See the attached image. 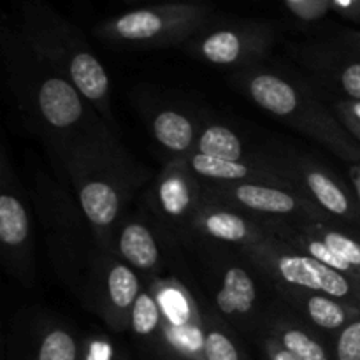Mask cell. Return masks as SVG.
Listing matches in <instances>:
<instances>
[{"instance_id":"obj_1","label":"cell","mask_w":360,"mask_h":360,"mask_svg":"<svg viewBox=\"0 0 360 360\" xmlns=\"http://www.w3.org/2000/svg\"><path fill=\"white\" fill-rule=\"evenodd\" d=\"M248 253L280 285L283 295L323 294L360 309V278L340 273L313 257L287 250L269 239L248 246Z\"/></svg>"},{"instance_id":"obj_2","label":"cell","mask_w":360,"mask_h":360,"mask_svg":"<svg viewBox=\"0 0 360 360\" xmlns=\"http://www.w3.org/2000/svg\"><path fill=\"white\" fill-rule=\"evenodd\" d=\"M206 11L197 4L136 9L112 18L101 28L102 35L125 42H158L183 37L204 21Z\"/></svg>"},{"instance_id":"obj_3","label":"cell","mask_w":360,"mask_h":360,"mask_svg":"<svg viewBox=\"0 0 360 360\" xmlns=\"http://www.w3.org/2000/svg\"><path fill=\"white\" fill-rule=\"evenodd\" d=\"M155 295L160 304V329L172 355L179 360H204V326L199 323L185 292L160 285Z\"/></svg>"},{"instance_id":"obj_4","label":"cell","mask_w":360,"mask_h":360,"mask_svg":"<svg viewBox=\"0 0 360 360\" xmlns=\"http://www.w3.org/2000/svg\"><path fill=\"white\" fill-rule=\"evenodd\" d=\"M290 302H297V308L316 329L333 333L336 336L341 329L360 319V309L348 306L338 299L323 294H288Z\"/></svg>"},{"instance_id":"obj_5","label":"cell","mask_w":360,"mask_h":360,"mask_svg":"<svg viewBox=\"0 0 360 360\" xmlns=\"http://www.w3.org/2000/svg\"><path fill=\"white\" fill-rule=\"evenodd\" d=\"M39 108L49 125L67 129L83 115L79 94L76 86L62 77H49L39 90Z\"/></svg>"},{"instance_id":"obj_6","label":"cell","mask_w":360,"mask_h":360,"mask_svg":"<svg viewBox=\"0 0 360 360\" xmlns=\"http://www.w3.org/2000/svg\"><path fill=\"white\" fill-rule=\"evenodd\" d=\"M229 195L250 211L266 214H295L304 210L301 200L292 193L274 186L257 185V183H243L232 186Z\"/></svg>"},{"instance_id":"obj_7","label":"cell","mask_w":360,"mask_h":360,"mask_svg":"<svg viewBox=\"0 0 360 360\" xmlns=\"http://www.w3.org/2000/svg\"><path fill=\"white\" fill-rule=\"evenodd\" d=\"M257 302V287L250 273L243 267L225 271L224 281L217 294V306L224 315L245 316L253 311Z\"/></svg>"},{"instance_id":"obj_8","label":"cell","mask_w":360,"mask_h":360,"mask_svg":"<svg viewBox=\"0 0 360 360\" xmlns=\"http://www.w3.org/2000/svg\"><path fill=\"white\" fill-rule=\"evenodd\" d=\"M253 101L276 116H292L299 108V94L290 83L273 74H259L248 83Z\"/></svg>"},{"instance_id":"obj_9","label":"cell","mask_w":360,"mask_h":360,"mask_svg":"<svg viewBox=\"0 0 360 360\" xmlns=\"http://www.w3.org/2000/svg\"><path fill=\"white\" fill-rule=\"evenodd\" d=\"M267 336L278 341L297 360H334L333 354L311 333L285 319L274 320Z\"/></svg>"},{"instance_id":"obj_10","label":"cell","mask_w":360,"mask_h":360,"mask_svg":"<svg viewBox=\"0 0 360 360\" xmlns=\"http://www.w3.org/2000/svg\"><path fill=\"white\" fill-rule=\"evenodd\" d=\"M200 227L211 238L225 243H239V245H246V248L259 245L266 239L245 218L231 211H206L200 218Z\"/></svg>"},{"instance_id":"obj_11","label":"cell","mask_w":360,"mask_h":360,"mask_svg":"<svg viewBox=\"0 0 360 360\" xmlns=\"http://www.w3.org/2000/svg\"><path fill=\"white\" fill-rule=\"evenodd\" d=\"M259 41L255 34H245V32L232 30V28H221V30L211 32L210 35L200 42V53L210 62L218 65H231L238 62L248 46Z\"/></svg>"},{"instance_id":"obj_12","label":"cell","mask_w":360,"mask_h":360,"mask_svg":"<svg viewBox=\"0 0 360 360\" xmlns=\"http://www.w3.org/2000/svg\"><path fill=\"white\" fill-rule=\"evenodd\" d=\"M69 74L76 90L90 101H101L108 94L109 77L102 63L91 53H76L70 58Z\"/></svg>"},{"instance_id":"obj_13","label":"cell","mask_w":360,"mask_h":360,"mask_svg":"<svg viewBox=\"0 0 360 360\" xmlns=\"http://www.w3.org/2000/svg\"><path fill=\"white\" fill-rule=\"evenodd\" d=\"M81 206L91 224L108 227L116 220L120 211V197L111 185L104 181H90L79 192Z\"/></svg>"},{"instance_id":"obj_14","label":"cell","mask_w":360,"mask_h":360,"mask_svg":"<svg viewBox=\"0 0 360 360\" xmlns=\"http://www.w3.org/2000/svg\"><path fill=\"white\" fill-rule=\"evenodd\" d=\"M304 183L322 207L336 217L357 218L359 211L348 193L333 178L320 171H306Z\"/></svg>"},{"instance_id":"obj_15","label":"cell","mask_w":360,"mask_h":360,"mask_svg":"<svg viewBox=\"0 0 360 360\" xmlns=\"http://www.w3.org/2000/svg\"><path fill=\"white\" fill-rule=\"evenodd\" d=\"M120 252L137 269H153L158 262V246L153 234L143 224H130L123 229Z\"/></svg>"},{"instance_id":"obj_16","label":"cell","mask_w":360,"mask_h":360,"mask_svg":"<svg viewBox=\"0 0 360 360\" xmlns=\"http://www.w3.org/2000/svg\"><path fill=\"white\" fill-rule=\"evenodd\" d=\"M153 134L158 143L176 153H185L193 143V125L185 115L162 111L153 120Z\"/></svg>"},{"instance_id":"obj_17","label":"cell","mask_w":360,"mask_h":360,"mask_svg":"<svg viewBox=\"0 0 360 360\" xmlns=\"http://www.w3.org/2000/svg\"><path fill=\"white\" fill-rule=\"evenodd\" d=\"M139 295V280L136 273L123 264H115L108 276V297L112 308L129 319Z\"/></svg>"},{"instance_id":"obj_18","label":"cell","mask_w":360,"mask_h":360,"mask_svg":"<svg viewBox=\"0 0 360 360\" xmlns=\"http://www.w3.org/2000/svg\"><path fill=\"white\" fill-rule=\"evenodd\" d=\"M28 236V217L23 204L9 193L0 197V239L6 246H20Z\"/></svg>"},{"instance_id":"obj_19","label":"cell","mask_w":360,"mask_h":360,"mask_svg":"<svg viewBox=\"0 0 360 360\" xmlns=\"http://www.w3.org/2000/svg\"><path fill=\"white\" fill-rule=\"evenodd\" d=\"M199 153L224 158V160L241 162L243 144L239 137L227 127L213 125L204 130V134L200 136Z\"/></svg>"},{"instance_id":"obj_20","label":"cell","mask_w":360,"mask_h":360,"mask_svg":"<svg viewBox=\"0 0 360 360\" xmlns=\"http://www.w3.org/2000/svg\"><path fill=\"white\" fill-rule=\"evenodd\" d=\"M158 200L167 214L176 218L183 217L192 202V192L186 179L178 172L165 176L158 185Z\"/></svg>"},{"instance_id":"obj_21","label":"cell","mask_w":360,"mask_h":360,"mask_svg":"<svg viewBox=\"0 0 360 360\" xmlns=\"http://www.w3.org/2000/svg\"><path fill=\"white\" fill-rule=\"evenodd\" d=\"M192 169L202 178L220 179V181H238L250 174V167L243 162L224 160V158L210 157L204 153L193 155Z\"/></svg>"},{"instance_id":"obj_22","label":"cell","mask_w":360,"mask_h":360,"mask_svg":"<svg viewBox=\"0 0 360 360\" xmlns=\"http://www.w3.org/2000/svg\"><path fill=\"white\" fill-rule=\"evenodd\" d=\"M130 326L139 338H150L162 327L160 304L157 295L144 292L137 297L132 311H130Z\"/></svg>"},{"instance_id":"obj_23","label":"cell","mask_w":360,"mask_h":360,"mask_svg":"<svg viewBox=\"0 0 360 360\" xmlns=\"http://www.w3.org/2000/svg\"><path fill=\"white\" fill-rule=\"evenodd\" d=\"M295 243H297V245L304 250L306 255L313 257V259H316L319 262L326 264V266L333 267V269L340 271V273L360 278L357 274V271H355L350 264L345 262L340 255H336V253H334L333 250H330L329 246L322 241V239L316 238V236L313 234L309 229H302L299 234H295Z\"/></svg>"},{"instance_id":"obj_24","label":"cell","mask_w":360,"mask_h":360,"mask_svg":"<svg viewBox=\"0 0 360 360\" xmlns=\"http://www.w3.org/2000/svg\"><path fill=\"white\" fill-rule=\"evenodd\" d=\"M204 360H246L241 348L221 327L204 326Z\"/></svg>"},{"instance_id":"obj_25","label":"cell","mask_w":360,"mask_h":360,"mask_svg":"<svg viewBox=\"0 0 360 360\" xmlns=\"http://www.w3.org/2000/svg\"><path fill=\"white\" fill-rule=\"evenodd\" d=\"M37 360H77L76 340L67 330H51L41 341Z\"/></svg>"},{"instance_id":"obj_26","label":"cell","mask_w":360,"mask_h":360,"mask_svg":"<svg viewBox=\"0 0 360 360\" xmlns=\"http://www.w3.org/2000/svg\"><path fill=\"white\" fill-rule=\"evenodd\" d=\"M311 231V229H309ZM336 255H340L345 262L350 264L360 276V241L352 236L343 234L340 231H330V229H319V236Z\"/></svg>"},{"instance_id":"obj_27","label":"cell","mask_w":360,"mask_h":360,"mask_svg":"<svg viewBox=\"0 0 360 360\" xmlns=\"http://www.w3.org/2000/svg\"><path fill=\"white\" fill-rule=\"evenodd\" d=\"M334 360H360V319L348 323L334 336Z\"/></svg>"},{"instance_id":"obj_28","label":"cell","mask_w":360,"mask_h":360,"mask_svg":"<svg viewBox=\"0 0 360 360\" xmlns=\"http://www.w3.org/2000/svg\"><path fill=\"white\" fill-rule=\"evenodd\" d=\"M340 84L352 101L360 102V58L352 60L340 74Z\"/></svg>"},{"instance_id":"obj_29","label":"cell","mask_w":360,"mask_h":360,"mask_svg":"<svg viewBox=\"0 0 360 360\" xmlns=\"http://www.w3.org/2000/svg\"><path fill=\"white\" fill-rule=\"evenodd\" d=\"M262 348H264V354L269 360H297L290 352L285 350L278 341H274L273 338L266 336L262 341Z\"/></svg>"},{"instance_id":"obj_30","label":"cell","mask_w":360,"mask_h":360,"mask_svg":"<svg viewBox=\"0 0 360 360\" xmlns=\"http://www.w3.org/2000/svg\"><path fill=\"white\" fill-rule=\"evenodd\" d=\"M347 120L352 130L360 137V102L352 101V104L347 105Z\"/></svg>"},{"instance_id":"obj_31","label":"cell","mask_w":360,"mask_h":360,"mask_svg":"<svg viewBox=\"0 0 360 360\" xmlns=\"http://www.w3.org/2000/svg\"><path fill=\"white\" fill-rule=\"evenodd\" d=\"M288 4H290L292 7H294V9H297V11H309V9H316V11H320L322 9V6H326V0H287Z\"/></svg>"},{"instance_id":"obj_32","label":"cell","mask_w":360,"mask_h":360,"mask_svg":"<svg viewBox=\"0 0 360 360\" xmlns=\"http://www.w3.org/2000/svg\"><path fill=\"white\" fill-rule=\"evenodd\" d=\"M86 360H111V350L105 345H97L88 352Z\"/></svg>"},{"instance_id":"obj_33","label":"cell","mask_w":360,"mask_h":360,"mask_svg":"<svg viewBox=\"0 0 360 360\" xmlns=\"http://www.w3.org/2000/svg\"><path fill=\"white\" fill-rule=\"evenodd\" d=\"M333 2L343 11H347V13L360 16V0H333Z\"/></svg>"},{"instance_id":"obj_34","label":"cell","mask_w":360,"mask_h":360,"mask_svg":"<svg viewBox=\"0 0 360 360\" xmlns=\"http://www.w3.org/2000/svg\"><path fill=\"white\" fill-rule=\"evenodd\" d=\"M354 181H355V186H357V192H359V197H360V167H357L354 171Z\"/></svg>"},{"instance_id":"obj_35","label":"cell","mask_w":360,"mask_h":360,"mask_svg":"<svg viewBox=\"0 0 360 360\" xmlns=\"http://www.w3.org/2000/svg\"><path fill=\"white\" fill-rule=\"evenodd\" d=\"M174 360H179V359H174Z\"/></svg>"}]
</instances>
